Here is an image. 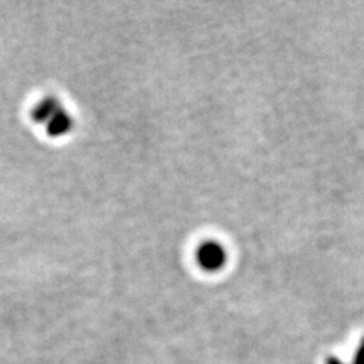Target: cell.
<instances>
[{
  "label": "cell",
  "instance_id": "cell-1",
  "mask_svg": "<svg viewBox=\"0 0 364 364\" xmlns=\"http://www.w3.org/2000/svg\"><path fill=\"white\" fill-rule=\"evenodd\" d=\"M198 261L208 272H215V270H220L227 261V252L218 242H205L198 249Z\"/></svg>",
  "mask_w": 364,
  "mask_h": 364
}]
</instances>
